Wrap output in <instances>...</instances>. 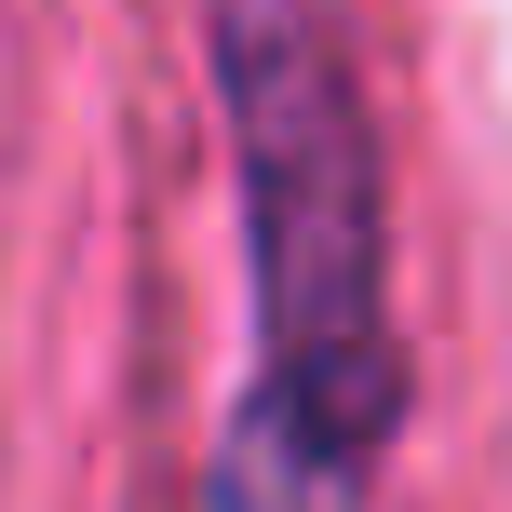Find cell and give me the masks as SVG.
Listing matches in <instances>:
<instances>
[{"mask_svg": "<svg viewBox=\"0 0 512 512\" xmlns=\"http://www.w3.org/2000/svg\"><path fill=\"white\" fill-rule=\"evenodd\" d=\"M203 68L256 283V364L203 459V512H364L405 432V351L378 243V122L337 0H203Z\"/></svg>", "mask_w": 512, "mask_h": 512, "instance_id": "cell-1", "label": "cell"}]
</instances>
